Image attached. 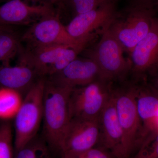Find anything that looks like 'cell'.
Instances as JSON below:
<instances>
[{"label": "cell", "instance_id": "cell-1", "mask_svg": "<svg viewBox=\"0 0 158 158\" xmlns=\"http://www.w3.org/2000/svg\"><path fill=\"white\" fill-rule=\"evenodd\" d=\"M73 89L56 85L46 79L43 135L50 149L61 150L63 135L70 119L69 102Z\"/></svg>", "mask_w": 158, "mask_h": 158}, {"label": "cell", "instance_id": "cell-7", "mask_svg": "<svg viewBox=\"0 0 158 158\" xmlns=\"http://www.w3.org/2000/svg\"><path fill=\"white\" fill-rule=\"evenodd\" d=\"M23 39L31 48L64 45L83 51L87 45L71 36L56 12L34 23Z\"/></svg>", "mask_w": 158, "mask_h": 158}, {"label": "cell", "instance_id": "cell-18", "mask_svg": "<svg viewBox=\"0 0 158 158\" xmlns=\"http://www.w3.org/2000/svg\"><path fill=\"white\" fill-rule=\"evenodd\" d=\"M14 131L10 121L0 123V158H14Z\"/></svg>", "mask_w": 158, "mask_h": 158}, {"label": "cell", "instance_id": "cell-2", "mask_svg": "<svg viewBox=\"0 0 158 158\" xmlns=\"http://www.w3.org/2000/svg\"><path fill=\"white\" fill-rule=\"evenodd\" d=\"M46 78L38 79L28 90L14 118L15 153L36 138L43 121Z\"/></svg>", "mask_w": 158, "mask_h": 158}, {"label": "cell", "instance_id": "cell-3", "mask_svg": "<svg viewBox=\"0 0 158 158\" xmlns=\"http://www.w3.org/2000/svg\"><path fill=\"white\" fill-rule=\"evenodd\" d=\"M155 16L154 7L132 4L123 13L117 12L106 29L130 54L148 34Z\"/></svg>", "mask_w": 158, "mask_h": 158}, {"label": "cell", "instance_id": "cell-24", "mask_svg": "<svg viewBox=\"0 0 158 158\" xmlns=\"http://www.w3.org/2000/svg\"><path fill=\"white\" fill-rule=\"evenodd\" d=\"M158 0H134L133 5H140L153 7L154 8V5L157 2Z\"/></svg>", "mask_w": 158, "mask_h": 158}, {"label": "cell", "instance_id": "cell-9", "mask_svg": "<svg viewBox=\"0 0 158 158\" xmlns=\"http://www.w3.org/2000/svg\"><path fill=\"white\" fill-rule=\"evenodd\" d=\"M99 136V118H70L63 135L60 152L74 153L96 147Z\"/></svg>", "mask_w": 158, "mask_h": 158}, {"label": "cell", "instance_id": "cell-22", "mask_svg": "<svg viewBox=\"0 0 158 158\" xmlns=\"http://www.w3.org/2000/svg\"><path fill=\"white\" fill-rule=\"evenodd\" d=\"M62 155V158H115L109 151L100 146L81 152Z\"/></svg>", "mask_w": 158, "mask_h": 158}, {"label": "cell", "instance_id": "cell-5", "mask_svg": "<svg viewBox=\"0 0 158 158\" xmlns=\"http://www.w3.org/2000/svg\"><path fill=\"white\" fill-rule=\"evenodd\" d=\"M124 50L117 40L105 29L95 45L87 52L100 69L105 81L113 83L123 80L131 71L129 60L124 56Z\"/></svg>", "mask_w": 158, "mask_h": 158}, {"label": "cell", "instance_id": "cell-10", "mask_svg": "<svg viewBox=\"0 0 158 158\" xmlns=\"http://www.w3.org/2000/svg\"><path fill=\"white\" fill-rule=\"evenodd\" d=\"M117 12L115 0L108 2L91 11L76 15L65 26L75 39L88 44L94 31L106 28Z\"/></svg>", "mask_w": 158, "mask_h": 158}, {"label": "cell", "instance_id": "cell-19", "mask_svg": "<svg viewBox=\"0 0 158 158\" xmlns=\"http://www.w3.org/2000/svg\"><path fill=\"white\" fill-rule=\"evenodd\" d=\"M112 0H62L58 7L59 11L68 10L73 17L96 9Z\"/></svg>", "mask_w": 158, "mask_h": 158}, {"label": "cell", "instance_id": "cell-15", "mask_svg": "<svg viewBox=\"0 0 158 158\" xmlns=\"http://www.w3.org/2000/svg\"><path fill=\"white\" fill-rule=\"evenodd\" d=\"M41 77L28 64L20 62L18 65L8 64L0 67V87L10 88L25 94Z\"/></svg>", "mask_w": 158, "mask_h": 158}, {"label": "cell", "instance_id": "cell-8", "mask_svg": "<svg viewBox=\"0 0 158 158\" xmlns=\"http://www.w3.org/2000/svg\"><path fill=\"white\" fill-rule=\"evenodd\" d=\"M131 71L137 80L147 79L158 70V17L155 16L146 34L130 53Z\"/></svg>", "mask_w": 158, "mask_h": 158}, {"label": "cell", "instance_id": "cell-26", "mask_svg": "<svg viewBox=\"0 0 158 158\" xmlns=\"http://www.w3.org/2000/svg\"><path fill=\"white\" fill-rule=\"evenodd\" d=\"M156 7L157 8V9H158V1L157 2H156L155 4L154 8H155Z\"/></svg>", "mask_w": 158, "mask_h": 158}, {"label": "cell", "instance_id": "cell-23", "mask_svg": "<svg viewBox=\"0 0 158 158\" xmlns=\"http://www.w3.org/2000/svg\"><path fill=\"white\" fill-rule=\"evenodd\" d=\"M147 80L158 94V70L152 75L148 77Z\"/></svg>", "mask_w": 158, "mask_h": 158}, {"label": "cell", "instance_id": "cell-11", "mask_svg": "<svg viewBox=\"0 0 158 158\" xmlns=\"http://www.w3.org/2000/svg\"><path fill=\"white\" fill-rule=\"evenodd\" d=\"M46 79L56 85L72 88L98 80L106 81L96 62L88 57H77L62 70Z\"/></svg>", "mask_w": 158, "mask_h": 158}, {"label": "cell", "instance_id": "cell-28", "mask_svg": "<svg viewBox=\"0 0 158 158\" xmlns=\"http://www.w3.org/2000/svg\"><path fill=\"white\" fill-rule=\"evenodd\" d=\"M0 26H5V25H3L2 24L0 23Z\"/></svg>", "mask_w": 158, "mask_h": 158}, {"label": "cell", "instance_id": "cell-16", "mask_svg": "<svg viewBox=\"0 0 158 158\" xmlns=\"http://www.w3.org/2000/svg\"><path fill=\"white\" fill-rule=\"evenodd\" d=\"M22 94L10 88L0 87V119L14 118L22 103Z\"/></svg>", "mask_w": 158, "mask_h": 158}, {"label": "cell", "instance_id": "cell-17", "mask_svg": "<svg viewBox=\"0 0 158 158\" xmlns=\"http://www.w3.org/2000/svg\"><path fill=\"white\" fill-rule=\"evenodd\" d=\"M19 40L9 27L0 29V67L7 62L20 51Z\"/></svg>", "mask_w": 158, "mask_h": 158}, {"label": "cell", "instance_id": "cell-21", "mask_svg": "<svg viewBox=\"0 0 158 158\" xmlns=\"http://www.w3.org/2000/svg\"><path fill=\"white\" fill-rule=\"evenodd\" d=\"M133 158H158V127L145 137Z\"/></svg>", "mask_w": 158, "mask_h": 158}, {"label": "cell", "instance_id": "cell-27", "mask_svg": "<svg viewBox=\"0 0 158 158\" xmlns=\"http://www.w3.org/2000/svg\"><path fill=\"white\" fill-rule=\"evenodd\" d=\"M8 27L7 26H0V29L2 28L6 27Z\"/></svg>", "mask_w": 158, "mask_h": 158}, {"label": "cell", "instance_id": "cell-6", "mask_svg": "<svg viewBox=\"0 0 158 158\" xmlns=\"http://www.w3.org/2000/svg\"><path fill=\"white\" fill-rule=\"evenodd\" d=\"M112 83L98 80L73 88L69 97L70 118L98 119L112 96Z\"/></svg>", "mask_w": 158, "mask_h": 158}, {"label": "cell", "instance_id": "cell-4", "mask_svg": "<svg viewBox=\"0 0 158 158\" xmlns=\"http://www.w3.org/2000/svg\"><path fill=\"white\" fill-rule=\"evenodd\" d=\"M135 85L113 90L116 112L123 133L120 158H130L141 143V122L135 99Z\"/></svg>", "mask_w": 158, "mask_h": 158}, {"label": "cell", "instance_id": "cell-13", "mask_svg": "<svg viewBox=\"0 0 158 158\" xmlns=\"http://www.w3.org/2000/svg\"><path fill=\"white\" fill-rule=\"evenodd\" d=\"M135 85V99L141 126V143L158 127V94L147 79Z\"/></svg>", "mask_w": 158, "mask_h": 158}, {"label": "cell", "instance_id": "cell-25", "mask_svg": "<svg viewBox=\"0 0 158 158\" xmlns=\"http://www.w3.org/2000/svg\"><path fill=\"white\" fill-rule=\"evenodd\" d=\"M49 2L51 3L52 5H56L59 7L62 3V0H48Z\"/></svg>", "mask_w": 158, "mask_h": 158}, {"label": "cell", "instance_id": "cell-12", "mask_svg": "<svg viewBox=\"0 0 158 158\" xmlns=\"http://www.w3.org/2000/svg\"><path fill=\"white\" fill-rule=\"evenodd\" d=\"M56 12L49 2L31 5L23 0H10L0 6V23L8 26L34 23Z\"/></svg>", "mask_w": 158, "mask_h": 158}, {"label": "cell", "instance_id": "cell-14", "mask_svg": "<svg viewBox=\"0 0 158 158\" xmlns=\"http://www.w3.org/2000/svg\"><path fill=\"white\" fill-rule=\"evenodd\" d=\"M99 121L100 136L98 146L109 151L115 158H120L123 133L115 106L113 91L101 114Z\"/></svg>", "mask_w": 158, "mask_h": 158}, {"label": "cell", "instance_id": "cell-20", "mask_svg": "<svg viewBox=\"0 0 158 158\" xmlns=\"http://www.w3.org/2000/svg\"><path fill=\"white\" fill-rule=\"evenodd\" d=\"M50 149L44 140L36 138L15 152L14 158H51Z\"/></svg>", "mask_w": 158, "mask_h": 158}]
</instances>
